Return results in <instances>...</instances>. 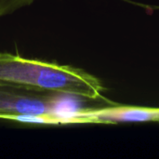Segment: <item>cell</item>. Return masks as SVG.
<instances>
[{"instance_id":"3957f363","label":"cell","mask_w":159,"mask_h":159,"mask_svg":"<svg viewBox=\"0 0 159 159\" xmlns=\"http://www.w3.org/2000/svg\"><path fill=\"white\" fill-rule=\"evenodd\" d=\"M159 122V108L134 106H109L100 110L83 113L79 122L126 123V122Z\"/></svg>"},{"instance_id":"7a4b0ae2","label":"cell","mask_w":159,"mask_h":159,"mask_svg":"<svg viewBox=\"0 0 159 159\" xmlns=\"http://www.w3.org/2000/svg\"><path fill=\"white\" fill-rule=\"evenodd\" d=\"M56 94L39 93L0 85V117L53 116L59 103Z\"/></svg>"},{"instance_id":"277c9868","label":"cell","mask_w":159,"mask_h":159,"mask_svg":"<svg viewBox=\"0 0 159 159\" xmlns=\"http://www.w3.org/2000/svg\"><path fill=\"white\" fill-rule=\"evenodd\" d=\"M34 0H0V18L11 14L21 7L30 6Z\"/></svg>"},{"instance_id":"6da1fadb","label":"cell","mask_w":159,"mask_h":159,"mask_svg":"<svg viewBox=\"0 0 159 159\" xmlns=\"http://www.w3.org/2000/svg\"><path fill=\"white\" fill-rule=\"evenodd\" d=\"M0 85L76 98H104L102 82L82 69L10 53H0Z\"/></svg>"}]
</instances>
